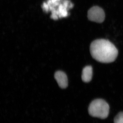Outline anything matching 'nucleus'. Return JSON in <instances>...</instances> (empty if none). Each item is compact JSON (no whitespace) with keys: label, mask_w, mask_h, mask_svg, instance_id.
Masks as SVG:
<instances>
[{"label":"nucleus","mask_w":123,"mask_h":123,"mask_svg":"<svg viewBox=\"0 0 123 123\" xmlns=\"http://www.w3.org/2000/svg\"><path fill=\"white\" fill-rule=\"evenodd\" d=\"M90 52L92 57L102 63H111L115 60L118 50L115 46L107 40H95L91 43Z\"/></svg>","instance_id":"nucleus-1"},{"label":"nucleus","mask_w":123,"mask_h":123,"mask_svg":"<svg viewBox=\"0 0 123 123\" xmlns=\"http://www.w3.org/2000/svg\"><path fill=\"white\" fill-rule=\"evenodd\" d=\"M69 0H47L42 5V9L47 13H50L52 19L57 20L67 17L69 11L73 7Z\"/></svg>","instance_id":"nucleus-2"},{"label":"nucleus","mask_w":123,"mask_h":123,"mask_svg":"<svg viewBox=\"0 0 123 123\" xmlns=\"http://www.w3.org/2000/svg\"><path fill=\"white\" fill-rule=\"evenodd\" d=\"M109 110L108 104L102 99H95L92 101L88 108V112L90 116L101 119L107 118Z\"/></svg>","instance_id":"nucleus-3"},{"label":"nucleus","mask_w":123,"mask_h":123,"mask_svg":"<svg viewBox=\"0 0 123 123\" xmlns=\"http://www.w3.org/2000/svg\"><path fill=\"white\" fill-rule=\"evenodd\" d=\"M88 18L91 21L102 23L105 20V12L100 7L93 6L88 10Z\"/></svg>","instance_id":"nucleus-4"},{"label":"nucleus","mask_w":123,"mask_h":123,"mask_svg":"<svg viewBox=\"0 0 123 123\" xmlns=\"http://www.w3.org/2000/svg\"><path fill=\"white\" fill-rule=\"evenodd\" d=\"M55 78L61 88L65 89L68 86V79L66 74L62 71L55 73Z\"/></svg>","instance_id":"nucleus-5"},{"label":"nucleus","mask_w":123,"mask_h":123,"mask_svg":"<svg viewBox=\"0 0 123 123\" xmlns=\"http://www.w3.org/2000/svg\"><path fill=\"white\" fill-rule=\"evenodd\" d=\"M93 76V69L91 66H87L83 68L81 78L85 82H89L91 81Z\"/></svg>","instance_id":"nucleus-6"},{"label":"nucleus","mask_w":123,"mask_h":123,"mask_svg":"<svg viewBox=\"0 0 123 123\" xmlns=\"http://www.w3.org/2000/svg\"><path fill=\"white\" fill-rule=\"evenodd\" d=\"M114 123H123V112H119L115 117Z\"/></svg>","instance_id":"nucleus-7"}]
</instances>
